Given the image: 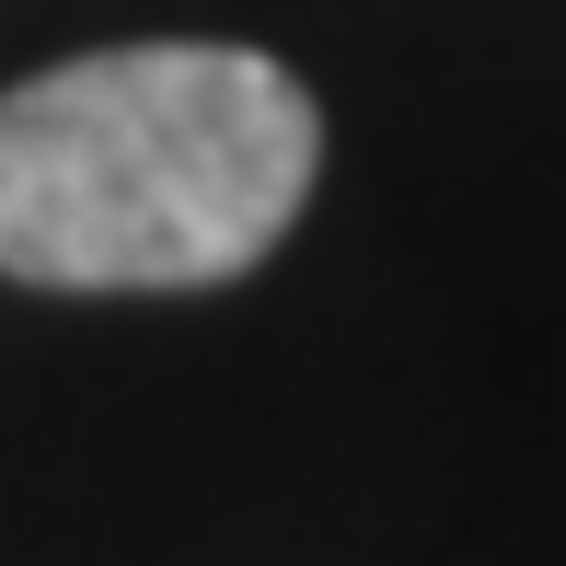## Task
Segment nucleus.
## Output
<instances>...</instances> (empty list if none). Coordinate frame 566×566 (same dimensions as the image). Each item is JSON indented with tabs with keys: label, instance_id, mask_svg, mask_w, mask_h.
Wrapping results in <instances>:
<instances>
[{
	"label": "nucleus",
	"instance_id": "obj_1",
	"mask_svg": "<svg viewBox=\"0 0 566 566\" xmlns=\"http://www.w3.org/2000/svg\"><path fill=\"white\" fill-rule=\"evenodd\" d=\"M324 116L254 46H105L0 93V277L220 290L301 220Z\"/></svg>",
	"mask_w": 566,
	"mask_h": 566
}]
</instances>
